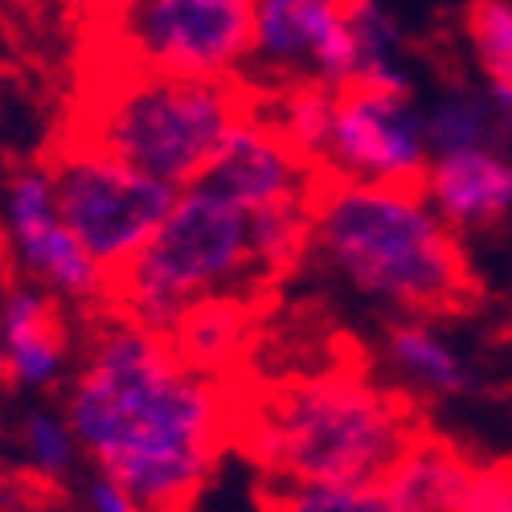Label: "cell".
<instances>
[{"mask_svg": "<svg viewBox=\"0 0 512 512\" xmlns=\"http://www.w3.org/2000/svg\"><path fill=\"white\" fill-rule=\"evenodd\" d=\"M66 418L82 459L136 508H189L234 447L238 390L185 361L173 340L119 312H95L74 365Z\"/></svg>", "mask_w": 512, "mask_h": 512, "instance_id": "obj_1", "label": "cell"}, {"mask_svg": "<svg viewBox=\"0 0 512 512\" xmlns=\"http://www.w3.org/2000/svg\"><path fill=\"white\" fill-rule=\"evenodd\" d=\"M312 250L369 300L406 316H455L476 304V275L439 209L418 185L320 177Z\"/></svg>", "mask_w": 512, "mask_h": 512, "instance_id": "obj_2", "label": "cell"}, {"mask_svg": "<svg viewBox=\"0 0 512 512\" xmlns=\"http://www.w3.org/2000/svg\"><path fill=\"white\" fill-rule=\"evenodd\" d=\"M254 107L259 91L242 74H181L95 54L66 140L181 189L205 173Z\"/></svg>", "mask_w": 512, "mask_h": 512, "instance_id": "obj_3", "label": "cell"}, {"mask_svg": "<svg viewBox=\"0 0 512 512\" xmlns=\"http://www.w3.org/2000/svg\"><path fill=\"white\" fill-rule=\"evenodd\" d=\"M410 406L361 369H328L238 398L234 443L271 484H381L414 443Z\"/></svg>", "mask_w": 512, "mask_h": 512, "instance_id": "obj_4", "label": "cell"}, {"mask_svg": "<svg viewBox=\"0 0 512 512\" xmlns=\"http://www.w3.org/2000/svg\"><path fill=\"white\" fill-rule=\"evenodd\" d=\"M271 287L254 259L250 209L209 181L181 185L152 238L111 275L107 312L168 332L213 295L263 300Z\"/></svg>", "mask_w": 512, "mask_h": 512, "instance_id": "obj_5", "label": "cell"}, {"mask_svg": "<svg viewBox=\"0 0 512 512\" xmlns=\"http://www.w3.org/2000/svg\"><path fill=\"white\" fill-rule=\"evenodd\" d=\"M95 54L181 74H242L250 62V0H119L87 25Z\"/></svg>", "mask_w": 512, "mask_h": 512, "instance_id": "obj_6", "label": "cell"}, {"mask_svg": "<svg viewBox=\"0 0 512 512\" xmlns=\"http://www.w3.org/2000/svg\"><path fill=\"white\" fill-rule=\"evenodd\" d=\"M46 168L54 177L62 222L107 275H115L152 238L177 197V185L66 136L54 144Z\"/></svg>", "mask_w": 512, "mask_h": 512, "instance_id": "obj_7", "label": "cell"}, {"mask_svg": "<svg viewBox=\"0 0 512 512\" xmlns=\"http://www.w3.org/2000/svg\"><path fill=\"white\" fill-rule=\"evenodd\" d=\"M426 160H431V136L426 115L410 103V91L373 82H349L336 91L320 177L418 185Z\"/></svg>", "mask_w": 512, "mask_h": 512, "instance_id": "obj_8", "label": "cell"}, {"mask_svg": "<svg viewBox=\"0 0 512 512\" xmlns=\"http://www.w3.org/2000/svg\"><path fill=\"white\" fill-rule=\"evenodd\" d=\"M254 41L242 78L254 91L283 82H357V41L349 25V0H250Z\"/></svg>", "mask_w": 512, "mask_h": 512, "instance_id": "obj_9", "label": "cell"}, {"mask_svg": "<svg viewBox=\"0 0 512 512\" xmlns=\"http://www.w3.org/2000/svg\"><path fill=\"white\" fill-rule=\"evenodd\" d=\"M5 238L25 279L41 283L62 304L107 312L111 275L91 259L87 246L62 222L54 177L46 164L13 173L5 193Z\"/></svg>", "mask_w": 512, "mask_h": 512, "instance_id": "obj_10", "label": "cell"}, {"mask_svg": "<svg viewBox=\"0 0 512 512\" xmlns=\"http://www.w3.org/2000/svg\"><path fill=\"white\" fill-rule=\"evenodd\" d=\"M197 181H209L213 189L230 193L250 213H263L283 205H312L320 173L254 107L226 136V144L218 148V156L209 160V168Z\"/></svg>", "mask_w": 512, "mask_h": 512, "instance_id": "obj_11", "label": "cell"}, {"mask_svg": "<svg viewBox=\"0 0 512 512\" xmlns=\"http://www.w3.org/2000/svg\"><path fill=\"white\" fill-rule=\"evenodd\" d=\"M418 189L451 230H488L512 218V156L496 144L431 152Z\"/></svg>", "mask_w": 512, "mask_h": 512, "instance_id": "obj_12", "label": "cell"}, {"mask_svg": "<svg viewBox=\"0 0 512 512\" xmlns=\"http://www.w3.org/2000/svg\"><path fill=\"white\" fill-rule=\"evenodd\" d=\"M9 369L5 381L21 390H50L70 369V332L62 300L33 279H17L0 295Z\"/></svg>", "mask_w": 512, "mask_h": 512, "instance_id": "obj_13", "label": "cell"}, {"mask_svg": "<svg viewBox=\"0 0 512 512\" xmlns=\"http://www.w3.org/2000/svg\"><path fill=\"white\" fill-rule=\"evenodd\" d=\"M472 459L463 451L414 435V443L398 455V463L381 476L386 512H435V508H467L472 488Z\"/></svg>", "mask_w": 512, "mask_h": 512, "instance_id": "obj_14", "label": "cell"}, {"mask_svg": "<svg viewBox=\"0 0 512 512\" xmlns=\"http://www.w3.org/2000/svg\"><path fill=\"white\" fill-rule=\"evenodd\" d=\"M254 324H259V300H250V295H213V300H201L189 312H181V320L164 336L197 369L230 377L250 345Z\"/></svg>", "mask_w": 512, "mask_h": 512, "instance_id": "obj_15", "label": "cell"}, {"mask_svg": "<svg viewBox=\"0 0 512 512\" xmlns=\"http://www.w3.org/2000/svg\"><path fill=\"white\" fill-rule=\"evenodd\" d=\"M386 345H390V361L398 365V373H406L418 390L439 394V398H459L472 390V365L431 324V316H406L402 324L390 328Z\"/></svg>", "mask_w": 512, "mask_h": 512, "instance_id": "obj_16", "label": "cell"}, {"mask_svg": "<svg viewBox=\"0 0 512 512\" xmlns=\"http://www.w3.org/2000/svg\"><path fill=\"white\" fill-rule=\"evenodd\" d=\"M332 107H336V87H324V82H312V78L259 91V111L271 119V127L295 152L308 164H316V173H320L328 132H332Z\"/></svg>", "mask_w": 512, "mask_h": 512, "instance_id": "obj_17", "label": "cell"}, {"mask_svg": "<svg viewBox=\"0 0 512 512\" xmlns=\"http://www.w3.org/2000/svg\"><path fill=\"white\" fill-rule=\"evenodd\" d=\"M467 41L488 82V99L500 111V127L512 140V0H472Z\"/></svg>", "mask_w": 512, "mask_h": 512, "instance_id": "obj_18", "label": "cell"}, {"mask_svg": "<svg viewBox=\"0 0 512 512\" xmlns=\"http://www.w3.org/2000/svg\"><path fill=\"white\" fill-rule=\"evenodd\" d=\"M426 136H431V152H447V148L496 144L504 136V127L492 99L455 91L426 111Z\"/></svg>", "mask_w": 512, "mask_h": 512, "instance_id": "obj_19", "label": "cell"}, {"mask_svg": "<svg viewBox=\"0 0 512 512\" xmlns=\"http://www.w3.org/2000/svg\"><path fill=\"white\" fill-rule=\"evenodd\" d=\"M21 455L37 480L62 484L82 463V447L66 410H29L21 422Z\"/></svg>", "mask_w": 512, "mask_h": 512, "instance_id": "obj_20", "label": "cell"}, {"mask_svg": "<svg viewBox=\"0 0 512 512\" xmlns=\"http://www.w3.org/2000/svg\"><path fill=\"white\" fill-rule=\"evenodd\" d=\"M271 504L300 512H386L381 484H271Z\"/></svg>", "mask_w": 512, "mask_h": 512, "instance_id": "obj_21", "label": "cell"}, {"mask_svg": "<svg viewBox=\"0 0 512 512\" xmlns=\"http://www.w3.org/2000/svg\"><path fill=\"white\" fill-rule=\"evenodd\" d=\"M472 512H512V463H476L472 488H467Z\"/></svg>", "mask_w": 512, "mask_h": 512, "instance_id": "obj_22", "label": "cell"}, {"mask_svg": "<svg viewBox=\"0 0 512 512\" xmlns=\"http://www.w3.org/2000/svg\"><path fill=\"white\" fill-rule=\"evenodd\" d=\"M82 504L95 508V512H136V504L123 492V484L111 480L107 472H99V467H91L87 484H82Z\"/></svg>", "mask_w": 512, "mask_h": 512, "instance_id": "obj_23", "label": "cell"}, {"mask_svg": "<svg viewBox=\"0 0 512 512\" xmlns=\"http://www.w3.org/2000/svg\"><path fill=\"white\" fill-rule=\"evenodd\" d=\"M54 5H62V9H70V13H78L82 21H99L103 13H111L115 5H119V0H54Z\"/></svg>", "mask_w": 512, "mask_h": 512, "instance_id": "obj_24", "label": "cell"}, {"mask_svg": "<svg viewBox=\"0 0 512 512\" xmlns=\"http://www.w3.org/2000/svg\"><path fill=\"white\" fill-rule=\"evenodd\" d=\"M5 369H9V349H5V324H0V381H5Z\"/></svg>", "mask_w": 512, "mask_h": 512, "instance_id": "obj_25", "label": "cell"}, {"mask_svg": "<svg viewBox=\"0 0 512 512\" xmlns=\"http://www.w3.org/2000/svg\"><path fill=\"white\" fill-rule=\"evenodd\" d=\"M504 336H508V340H512V316H508V328H504Z\"/></svg>", "mask_w": 512, "mask_h": 512, "instance_id": "obj_26", "label": "cell"}]
</instances>
